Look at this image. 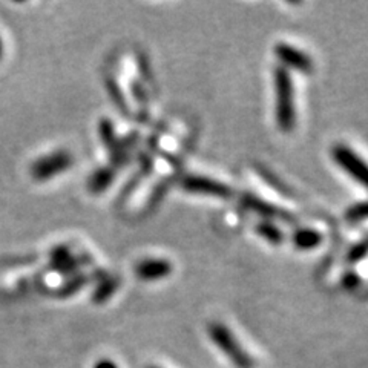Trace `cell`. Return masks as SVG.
<instances>
[{
    "instance_id": "obj_1",
    "label": "cell",
    "mask_w": 368,
    "mask_h": 368,
    "mask_svg": "<svg viewBox=\"0 0 368 368\" xmlns=\"http://www.w3.org/2000/svg\"><path fill=\"white\" fill-rule=\"evenodd\" d=\"M275 92L278 126L281 131H290L295 126L293 84L284 68H277L275 71Z\"/></svg>"
},
{
    "instance_id": "obj_2",
    "label": "cell",
    "mask_w": 368,
    "mask_h": 368,
    "mask_svg": "<svg viewBox=\"0 0 368 368\" xmlns=\"http://www.w3.org/2000/svg\"><path fill=\"white\" fill-rule=\"evenodd\" d=\"M210 336L215 341V344L224 352L232 361L239 367H249L252 364L250 357L243 352V348L238 345L236 339L230 335V331L221 324H213L210 327Z\"/></svg>"
},
{
    "instance_id": "obj_3",
    "label": "cell",
    "mask_w": 368,
    "mask_h": 368,
    "mask_svg": "<svg viewBox=\"0 0 368 368\" xmlns=\"http://www.w3.org/2000/svg\"><path fill=\"white\" fill-rule=\"evenodd\" d=\"M333 157L342 169L347 170L350 177H353L356 182L368 189V165H365L361 157L356 156L350 148L342 146V144L333 149Z\"/></svg>"
},
{
    "instance_id": "obj_4",
    "label": "cell",
    "mask_w": 368,
    "mask_h": 368,
    "mask_svg": "<svg viewBox=\"0 0 368 368\" xmlns=\"http://www.w3.org/2000/svg\"><path fill=\"white\" fill-rule=\"evenodd\" d=\"M72 165V158L68 152H54L51 156L37 160L31 167V174L37 179H48L62 174Z\"/></svg>"
},
{
    "instance_id": "obj_5",
    "label": "cell",
    "mask_w": 368,
    "mask_h": 368,
    "mask_svg": "<svg viewBox=\"0 0 368 368\" xmlns=\"http://www.w3.org/2000/svg\"><path fill=\"white\" fill-rule=\"evenodd\" d=\"M182 186L183 189L189 192L215 195L218 198H229V196L232 195V191H230L226 184L206 177H186Z\"/></svg>"
},
{
    "instance_id": "obj_6",
    "label": "cell",
    "mask_w": 368,
    "mask_h": 368,
    "mask_svg": "<svg viewBox=\"0 0 368 368\" xmlns=\"http://www.w3.org/2000/svg\"><path fill=\"white\" fill-rule=\"evenodd\" d=\"M275 53L281 62H284L286 65L295 68L298 71L303 72H310L312 71V60L309 56H305L301 51L286 45V44H279L275 48Z\"/></svg>"
},
{
    "instance_id": "obj_7",
    "label": "cell",
    "mask_w": 368,
    "mask_h": 368,
    "mask_svg": "<svg viewBox=\"0 0 368 368\" xmlns=\"http://www.w3.org/2000/svg\"><path fill=\"white\" fill-rule=\"evenodd\" d=\"M172 272V265L166 260H146L135 267L137 277L144 281H156L166 278Z\"/></svg>"
},
{
    "instance_id": "obj_8",
    "label": "cell",
    "mask_w": 368,
    "mask_h": 368,
    "mask_svg": "<svg viewBox=\"0 0 368 368\" xmlns=\"http://www.w3.org/2000/svg\"><path fill=\"white\" fill-rule=\"evenodd\" d=\"M322 241V236L312 229H301L293 235V243L298 249H315Z\"/></svg>"
},
{
    "instance_id": "obj_9",
    "label": "cell",
    "mask_w": 368,
    "mask_h": 368,
    "mask_svg": "<svg viewBox=\"0 0 368 368\" xmlns=\"http://www.w3.org/2000/svg\"><path fill=\"white\" fill-rule=\"evenodd\" d=\"M244 204H247V206L252 208L256 212H260L261 215H265V217H270V218H290L284 210H279L275 206H270V204L264 203V201H260V200H256V198H246Z\"/></svg>"
},
{
    "instance_id": "obj_10",
    "label": "cell",
    "mask_w": 368,
    "mask_h": 368,
    "mask_svg": "<svg viewBox=\"0 0 368 368\" xmlns=\"http://www.w3.org/2000/svg\"><path fill=\"white\" fill-rule=\"evenodd\" d=\"M114 170L113 169H100L89 178V189L92 192H103L106 187L113 183Z\"/></svg>"
},
{
    "instance_id": "obj_11",
    "label": "cell",
    "mask_w": 368,
    "mask_h": 368,
    "mask_svg": "<svg viewBox=\"0 0 368 368\" xmlns=\"http://www.w3.org/2000/svg\"><path fill=\"white\" fill-rule=\"evenodd\" d=\"M256 230H258V234L261 236H264L265 239H269L270 243H279L281 241V232L279 230L270 224V222H261V224L256 227Z\"/></svg>"
},
{
    "instance_id": "obj_12",
    "label": "cell",
    "mask_w": 368,
    "mask_h": 368,
    "mask_svg": "<svg viewBox=\"0 0 368 368\" xmlns=\"http://www.w3.org/2000/svg\"><path fill=\"white\" fill-rule=\"evenodd\" d=\"M347 218L350 221H361L364 218H368V203L357 204V206L350 209L347 212Z\"/></svg>"
},
{
    "instance_id": "obj_13",
    "label": "cell",
    "mask_w": 368,
    "mask_h": 368,
    "mask_svg": "<svg viewBox=\"0 0 368 368\" xmlns=\"http://www.w3.org/2000/svg\"><path fill=\"white\" fill-rule=\"evenodd\" d=\"M114 288H115V282H113V281L106 282V284H105L103 287H99V288H97L96 295H94V299H96V301H99V303H103L106 298H109L110 295H113Z\"/></svg>"
},
{
    "instance_id": "obj_14",
    "label": "cell",
    "mask_w": 368,
    "mask_h": 368,
    "mask_svg": "<svg viewBox=\"0 0 368 368\" xmlns=\"http://www.w3.org/2000/svg\"><path fill=\"white\" fill-rule=\"evenodd\" d=\"M96 368H117V367H115V364H113V362L105 361V362H100Z\"/></svg>"
},
{
    "instance_id": "obj_15",
    "label": "cell",
    "mask_w": 368,
    "mask_h": 368,
    "mask_svg": "<svg viewBox=\"0 0 368 368\" xmlns=\"http://www.w3.org/2000/svg\"><path fill=\"white\" fill-rule=\"evenodd\" d=\"M2 56H4V42H2V39H0V57Z\"/></svg>"
}]
</instances>
